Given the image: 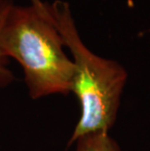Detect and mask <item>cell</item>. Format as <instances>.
<instances>
[{"label": "cell", "mask_w": 150, "mask_h": 151, "mask_svg": "<svg viewBox=\"0 0 150 151\" xmlns=\"http://www.w3.org/2000/svg\"><path fill=\"white\" fill-rule=\"evenodd\" d=\"M65 48L46 2L12 6L0 30V52L20 63L32 99L71 93L74 65Z\"/></svg>", "instance_id": "obj_1"}, {"label": "cell", "mask_w": 150, "mask_h": 151, "mask_svg": "<svg viewBox=\"0 0 150 151\" xmlns=\"http://www.w3.org/2000/svg\"><path fill=\"white\" fill-rule=\"evenodd\" d=\"M46 6L74 65L71 92L78 99L81 114L68 140L71 146L86 134L109 133L116 122L128 72L120 63L98 56L84 44L68 2L55 0Z\"/></svg>", "instance_id": "obj_2"}, {"label": "cell", "mask_w": 150, "mask_h": 151, "mask_svg": "<svg viewBox=\"0 0 150 151\" xmlns=\"http://www.w3.org/2000/svg\"><path fill=\"white\" fill-rule=\"evenodd\" d=\"M75 151H123L108 132H95L74 141Z\"/></svg>", "instance_id": "obj_3"}, {"label": "cell", "mask_w": 150, "mask_h": 151, "mask_svg": "<svg viewBox=\"0 0 150 151\" xmlns=\"http://www.w3.org/2000/svg\"><path fill=\"white\" fill-rule=\"evenodd\" d=\"M14 5L13 0H0V30L9 11ZM9 59L4 57L0 52V89L5 88L14 81L15 76L9 68Z\"/></svg>", "instance_id": "obj_4"}, {"label": "cell", "mask_w": 150, "mask_h": 151, "mask_svg": "<svg viewBox=\"0 0 150 151\" xmlns=\"http://www.w3.org/2000/svg\"><path fill=\"white\" fill-rule=\"evenodd\" d=\"M30 1H31V5L36 6V7H41L44 4V2L41 1V0H30Z\"/></svg>", "instance_id": "obj_5"}]
</instances>
